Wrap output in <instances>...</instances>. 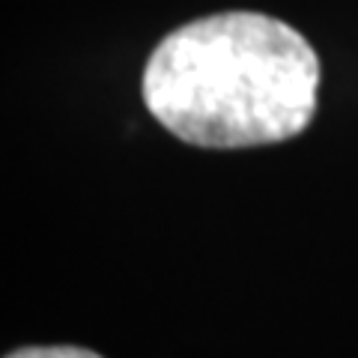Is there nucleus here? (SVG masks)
<instances>
[{
	"label": "nucleus",
	"instance_id": "f257e3e1",
	"mask_svg": "<svg viewBox=\"0 0 358 358\" xmlns=\"http://www.w3.org/2000/svg\"><path fill=\"white\" fill-rule=\"evenodd\" d=\"M141 90L150 114L192 147H263L310 126L320 57L272 15L218 13L155 45Z\"/></svg>",
	"mask_w": 358,
	"mask_h": 358
},
{
	"label": "nucleus",
	"instance_id": "f03ea898",
	"mask_svg": "<svg viewBox=\"0 0 358 358\" xmlns=\"http://www.w3.org/2000/svg\"><path fill=\"white\" fill-rule=\"evenodd\" d=\"M6 358H102L81 346H27V350H15Z\"/></svg>",
	"mask_w": 358,
	"mask_h": 358
}]
</instances>
